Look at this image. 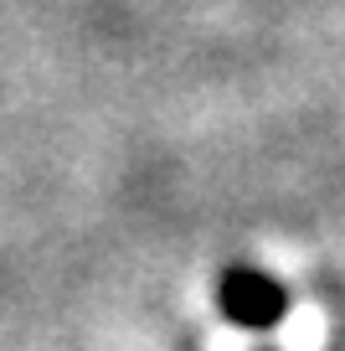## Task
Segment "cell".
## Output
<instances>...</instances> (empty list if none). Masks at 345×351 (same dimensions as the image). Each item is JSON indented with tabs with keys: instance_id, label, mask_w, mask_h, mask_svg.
Masks as SVG:
<instances>
[{
	"instance_id": "1",
	"label": "cell",
	"mask_w": 345,
	"mask_h": 351,
	"mask_svg": "<svg viewBox=\"0 0 345 351\" xmlns=\"http://www.w3.org/2000/svg\"><path fill=\"white\" fill-rule=\"evenodd\" d=\"M216 310L242 330H273L289 315V289L279 279H268L263 269H253V263H238L216 285Z\"/></svg>"
}]
</instances>
